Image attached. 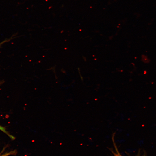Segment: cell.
Instances as JSON below:
<instances>
[{
  "instance_id": "obj_1",
  "label": "cell",
  "mask_w": 156,
  "mask_h": 156,
  "mask_svg": "<svg viewBox=\"0 0 156 156\" xmlns=\"http://www.w3.org/2000/svg\"><path fill=\"white\" fill-rule=\"evenodd\" d=\"M17 153L16 150H14L10 151L8 153H6L2 154L0 155V156H9L10 155H15Z\"/></svg>"
},
{
  "instance_id": "obj_2",
  "label": "cell",
  "mask_w": 156,
  "mask_h": 156,
  "mask_svg": "<svg viewBox=\"0 0 156 156\" xmlns=\"http://www.w3.org/2000/svg\"><path fill=\"white\" fill-rule=\"evenodd\" d=\"M0 130L6 133L9 137L11 139L13 140L15 139V138L14 136L10 135L8 132L6 131L5 128L0 125Z\"/></svg>"
},
{
  "instance_id": "obj_3",
  "label": "cell",
  "mask_w": 156,
  "mask_h": 156,
  "mask_svg": "<svg viewBox=\"0 0 156 156\" xmlns=\"http://www.w3.org/2000/svg\"><path fill=\"white\" fill-rule=\"evenodd\" d=\"M142 58L143 61L145 63H148L149 62V60L146 56H142Z\"/></svg>"
},
{
  "instance_id": "obj_4",
  "label": "cell",
  "mask_w": 156,
  "mask_h": 156,
  "mask_svg": "<svg viewBox=\"0 0 156 156\" xmlns=\"http://www.w3.org/2000/svg\"><path fill=\"white\" fill-rule=\"evenodd\" d=\"M116 151V153H114V156H122L117 151Z\"/></svg>"
}]
</instances>
